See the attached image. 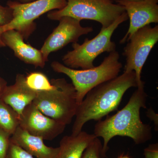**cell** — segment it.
<instances>
[{
	"label": "cell",
	"instance_id": "1",
	"mask_svg": "<svg viewBox=\"0 0 158 158\" xmlns=\"http://www.w3.org/2000/svg\"><path fill=\"white\" fill-rule=\"evenodd\" d=\"M147 97L144 87L138 88L121 110L97 123L93 134L97 138L101 137L103 140L102 158L106 156L109 142L116 136L129 137L136 144H144L152 139L151 127L143 123L140 117L141 108H147Z\"/></svg>",
	"mask_w": 158,
	"mask_h": 158
},
{
	"label": "cell",
	"instance_id": "2",
	"mask_svg": "<svg viewBox=\"0 0 158 158\" xmlns=\"http://www.w3.org/2000/svg\"><path fill=\"white\" fill-rule=\"evenodd\" d=\"M132 87H137L136 74L133 71L123 72L89 91L78 105L71 135H77L81 132L88 121H99L117 110L124 94Z\"/></svg>",
	"mask_w": 158,
	"mask_h": 158
},
{
	"label": "cell",
	"instance_id": "3",
	"mask_svg": "<svg viewBox=\"0 0 158 158\" xmlns=\"http://www.w3.org/2000/svg\"><path fill=\"white\" fill-rule=\"evenodd\" d=\"M119 57L118 52L113 51L105 57L100 65L89 69H73L57 61H54L51 65L54 71L66 75L71 79L76 91L78 105L93 88L118 76L123 67Z\"/></svg>",
	"mask_w": 158,
	"mask_h": 158
},
{
	"label": "cell",
	"instance_id": "4",
	"mask_svg": "<svg viewBox=\"0 0 158 158\" xmlns=\"http://www.w3.org/2000/svg\"><path fill=\"white\" fill-rule=\"evenodd\" d=\"M52 90L37 92L33 103L44 114L67 125L76 114V91L65 78L52 79Z\"/></svg>",
	"mask_w": 158,
	"mask_h": 158
},
{
	"label": "cell",
	"instance_id": "5",
	"mask_svg": "<svg viewBox=\"0 0 158 158\" xmlns=\"http://www.w3.org/2000/svg\"><path fill=\"white\" fill-rule=\"evenodd\" d=\"M128 19L127 13L125 12L107 28L101 30L99 33L92 39L86 38L81 44L77 42L73 43V50L62 57L64 65L73 69L93 68L95 66L94 62L100 55L116 51V43L111 40V38L118 26Z\"/></svg>",
	"mask_w": 158,
	"mask_h": 158
},
{
	"label": "cell",
	"instance_id": "6",
	"mask_svg": "<svg viewBox=\"0 0 158 158\" xmlns=\"http://www.w3.org/2000/svg\"><path fill=\"white\" fill-rule=\"evenodd\" d=\"M67 5L60 10L49 11V19L59 21L69 16L81 21L91 20L102 25L104 30L126 12L123 6L114 4L111 0H66Z\"/></svg>",
	"mask_w": 158,
	"mask_h": 158
},
{
	"label": "cell",
	"instance_id": "7",
	"mask_svg": "<svg viewBox=\"0 0 158 158\" xmlns=\"http://www.w3.org/2000/svg\"><path fill=\"white\" fill-rule=\"evenodd\" d=\"M66 5V0H36L27 3L8 1L7 6L12 9L13 18L9 23L0 26V48L5 47L1 38L5 31L15 30L27 40L36 30L35 20L47 12L62 9Z\"/></svg>",
	"mask_w": 158,
	"mask_h": 158
},
{
	"label": "cell",
	"instance_id": "8",
	"mask_svg": "<svg viewBox=\"0 0 158 158\" xmlns=\"http://www.w3.org/2000/svg\"><path fill=\"white\" fill-rule=\"evenodd\" d=\"M158 41V25L154 27L148 25L135 32L123 48V55L126 60L123 72H135L137 88L144 87V82L141 79L142 68Z\"/></svg>",
	"mask_w": 158,
	"mask_h": 158
},
{
	"label": "cell",
	"instance_id": "9",
	"mask_svg": "<svg viewBox=\"0 0 158 158\" xmlns=\"http://www.w3.org/2000/svg\"><path fill=\"white\" fill-rule=\"evenodd\" d=\"M59 21V25L46 39L40 49L46 62L51 53L61 49L69 44L77 43L81 36L94 31L92 27H82L81 21L69 16L62 17Z\"/></svg>",
	"mask_w": 158,
	"mask_h": 158
},
{
	"label": "cell",
	"instance_id": "10",
	"mask_svg": "<svg viewBox=\"0 0 158 158\" xmlns=\"http://www.w3.org/2000/svg\"><path fill=\"white\" fill-rule=\"evenodd\" d=\"M19 126L33 135L52 141L65 131L66 125L46 116L33 102L19 116Z\"/></svg>",
	"mask_w": 158,
	"mask_h": 158
},
{
	"label": "cell",
	"instance_id": "11",
	"mask_svg": "<svg viewBox=\"0 0 158 158\" xmlns=\"http://www.w3.org/2000/svg\"><path fill=\"white\" fill-rule=\"evenodd\" d=\"M123 6L130 20V25L126 34L120 40L123 44L128 41L139 29L152 23H158V0H143L139 2H129L116 0Z\"/></svg>",
	"mask_w": 158,
	"mask_h": 158
},
{
	"label": "cell",
	"instance_id": "12",
	"mask_svg": "<svg viewBox=\"0 0 158 158\" xmlns=\"http://www.w3.org/2000/svg\"><path fill=\"white\" fill-rule=\"evenodd\" d=\"M1 38L5 46L13 50L15 56L23 62L35 67L43 68L45 66L46 62L40 50L26 44L23 37L17 31L10 30L5 31L1 35Z\"/></svg>",
	"mask_w": 158,
	"mask_h": 158
},
{
	"label": "cell",
	"instance_id": "13",
	"mask_svg": "<svg viewBox=\"0 0 158 158\" xmlns=\"http://www.w3.org/2000/svg\"><path fill=\"white\" fill-rule=\"evenodd\" d=\"M37 92L29 88L25 76L19 73L13 85L7 86L0 95V99L9 105L20 116L25 108L31 104L37 96Z\"/></svg>",
	"mask_w": 158,
	"mask_h": 158
},
{
	"label": "cell",
	"instance_id": "14",
	"mask_svg": "<svg viewBox=\"0 0 158 158\" xmlns=\"http://www.w3.org/2000/svg\"><path fill=\"white\" fill-rule=\"evenodd\" d=\"M42 138L31 135L19 126L11 135L10 141L36 158H55L59 148L49 147Z\"/></svg>",
	"mask_w": 158,
	"mask_h": 158
},
{
	"label": "cell",
	"instance_id": "15",
	"mask_svg": "<svg viewBox=\"0 0 158 158\" xmlns=\"http://www.w3.org/2000/svg\"><path fill=\"white\" fill-rule=\"evenodd\" d=\"M96 138L94 134L81 131L77 135H66L61 139L59 151L55 158H81L91 141Z\"/></svg>",
	"mask_w": 158,
	"mask_h": 158
},
{
	"label": "cell",
	"instance_id": "16",
	"mask_svg": "<svg viewBox=\"0 0 158 158\" xmlns=\"http://www.w3.org/2000/svg\"><path fill=\"white\" fill-rule=\"evenodd\" d=\"M19 115L0 99V127L11 135L19 126Z\"/></svg>",
	"mask_w": 158,
	"mask_h": 158
},
{
	"label": "cell",
	"instance_id": "17",
	"mask_svg": "<svg viewBox=\"0 0 158 158\" xmlns=\"http://www.w3.org/2000/svg\"><path fill=\"white\" fill-rule=\"evenodd\" d=\"M26 82L29 88L37 92L47 91L54 88L47 76L40 72H33L25 76Z\"/></svg>",
	"mask_w": 158,
	"mask_h": 158
},
{
	"label": "cell",
	"instance_id": "18",
	"mask_svg": "<svg viewBox=\"0 0 158 158\" xmlns=\"http://www.w3.org/2000/svg\"><path fill=\"white\" fill-rule=\"evenodd\" d=\"M102 144L98 138H95L86 148L81 158H102Z\"/></svg>",
	"mask_w": 158,
	"mask_h": 158
},
{
	"label": "cell",
	"instance_id": "19",
	"mask_svg": "<svg viewBox=\"0 0 158 158\" xmlns=\"http://www.w3.org/2000/svg\"><path fill=\"white\" fill-rule=\"evenodd\" d=\"M6 158H35L24 150L10 141Z\"/></svg>",
	"mask_w": 158,
	"mask_h": 158
},
{
	"label": "cell",
	"instance_id": "20",
	"mask_svg": "<svg viewBox=\"0 0 158 158\" xmlns=\"http://www.w3.org/2000/svg\"><path fill=\"white\" fill-rule=\"evenodd\" d=\"M11 136L0 127V158H6L10 145Z\"/></svg>",
	"mask_w": 158,
	"mask_h": 158
},
{
	"label": "cell",
	"instance_id": "21",
	"mask_svg": "<svg viewBox=\"0 0 158 158\" xmlns=\"http://www.w3.org/2000/svg\"><path fill=\"white\" fill-rule=\"evenodd\" d=\"M13 18V11L8 6H4L0 4V26L9 23Z\"/></svg>",
	"mask_w": 158,
	"mask_h": 158
},
{
	"label": "cell",
	"instance_id": "22",
	"mask_svg": "<svg viewBox=\"0 0 158 158\" xmlns=\"http://www.w3.org/2000/svg\"><path fill=\"white\" fill-rule=\"evenodd\" d=\"M144 158H158V144H149L144 150Z\"/></svg>",
	"mask_w": 158,
	"mask_h": 158
},
{
	"label": "cell",
	"instance_id": "23",
	"mask_svg": "<svg viewBox=\"0 0 158 158\" xmlns=\"http://www.w3.org/2000/svg\"><path fill=\"white\" fill-rule=\"evenodd\" d=\"M146 116L148 118L154 123L155 125V129L156 131L158 130V115L157 113H156L152 108L150 107L147 109L146 113Z\"/></svg>",
	"mask_w": 158,
	"mask_h": 158
},
{
	"label": "cell",
	"instance_id": "24",
	"mask_svg": "<svg viewBox=\"0 0 158 158\" xmlns=\"http://www.w3.org/2000/svg\"><path fill=\"white\" fill-rule=\"evenodd\" d=\"M7 86V82L2 78L0 77V95Z\"/></svg>",
	"mask_w": 158,
	"mask_h": 158
},
{
	"label": "cell",
	"instance_id": "25",
	"mask_svg": "<svg viewBox=\"0 0 158 158\" xmlns=\"http://www.w3.org/2000/svg\"><path fill=\"white\" fill-rule=\"evenodd\" d=\"M12 1H15V2H19V3H27L31 2L36 1V0H12Z\"/></svg>",
	"mask_w": 158,
	"mask_h": 158
},
{
	"label": "cell",
	"instance_id": "26",
	"mask_svg": "<svg viewBox=\"0 0 158 158\" xmlns=\"http://www.w3.org/2000/svg\"><path fill=\"white\" fill-rule=\"evenodd\" d=\"M117 158H131V157L127 155L122 154L118 156Z\"/></svg>",
	"mask_w": 158,
	"mask_h": 158
},
{
	"label": "cell",
	"instance_id": "27",
	"mask_svg": "<svg viewBox=\"0 0 158 158\" xmlns=\"http://www.w3.org/2000/svg\"><path fill=\"white\" fill-rule=\"evenodd\" d=\"M112 1V0H111ZM123 1H129V2H139V1H143V0H123Z\"/></svg>",
	"mask_w": 158,
	"mask_h": 158
}]
</instances>
